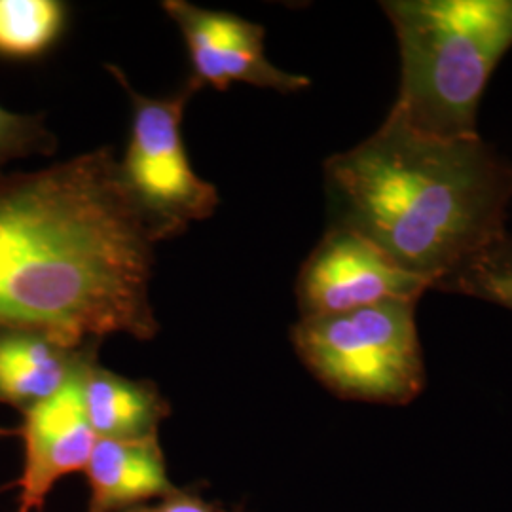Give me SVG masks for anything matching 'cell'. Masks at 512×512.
<instances>
[{
	"label": "cell",
	"mask_w": 512,
	"mask_h": 512,
	"mask_svg": "<svg viewBox=\"0 0 512 512\" xmlns=\"http://www.w3.org/2000/svg\"><path fill=\"white\" fill-rule=\"evenodd\" d=\"M160 241L110 147L0 177V332L37 330L71 346L110 334L152 340Z\"/></svg>",
	"instance_id": "6da1fadb"
},
{
	"label": "cell",
	"mask_w": 512,
	"mask_h": 512,
	"mask_svg": "<svg viewBox=\"0 0 512 512\" xmlns=\"http://www.w3.org/2000/svg\"><path fill=\"white\" fill-rule=\"evenodd\" d=\"M330 224L374 243L431 289L507 234L512 160L471 139H440L391 112L325 162Z\"/></svg>",
	"instance_id": "7a4b0ae2"
},
{
	"label": "cell",
	"mask_w": 512,
	"mask_h": 512,
	"mask_svg": "<svg viewBox=\"0 0 512 512\" xmlns=\"http://www.w3.org/2000/svg\"><path fill=\"white\" fill-rule=\"evenodd\" d=\"M401 52L391 114L420 133L471 139L490 76L512 48V0H385Z\"/></svg>",
	"instance_id": "3957f363"
},
{
	"label": "cell",
	"mask_w": 512,
	"mask_h": 512,
	"mask_svg": "<svg viewBox=\"0 0 512 512\" xmlns=\"http://www.w3.org/2000/svg\"><path fill=\"white\" fill-rule=\"evenodd\" d=\"M416 300H391L361 310L300 319L294 351L340 399L404 406L425 387Z\"/></svg>",
	"instance_id": "277c9868"
},
{
	"label": "cell",
	"mask_w": 512,
	"mask_h": 512,
	"mask_svg": "<svg viewBox=\"0 0 512 512\" xmlns=\"http://www.w3.org/2000/svg\"><path fill=\"white\" fill-rule=\"evenodd\" d=\"M131 101L128 148L120 160L129 194L160 230L177 238L192 222L209 219L219 207V192L192 169L183 141L186 105L202 88L188 78L167 97H148L133 90L118 67H107Z\"/></svg>",
	"instance_id": "5b68a950"
},
{
	"label": "cell",
	"mask_w": 512,
	"mask_h": 512,
	"mask_svg": "<svg viewBox=\"0 0 512 512\" xmlns=\"http://www.w3.org/2000/svg\"><path fill=\"white\" fill-rule=\"evenodd\" d=\"M427 291H431L429 281L408 274L374 243L336 224H329L296 279L300 319L348 313L391 300L420 302Z\"/></svg>",
	"instance_id": "8992f818"
},
{
	"label": "cell",
	"mask_w": 512,
	"mask_h": 512,
	"mask_svg": "<svg viewBox=\"0 0 512 512\" xmlns=\"http://www.w3.org/2000/svg\"><path fill=\"white\" fill-rule=\"evenodd\" d=\"M162 8L183 35L192 67L190 78L200 88L228 90L232 84H249L294 93L310 86V78L287 73L268 59L262 25L184 0H167Z\"/></svg>",
	"instance_id": "52a82bcc"
},
{
	"label": "cell",
	"mask_w": 512,
	"mask_h": 512,
	"mask_svg": "<svg viewBox=\"0 0 512 512\" xmlns=\"http://www.w3.org/2000/svg\"><path fill=\"white\" fill-rule=\"evenodd\" d=\"M86 366L50 399L23 412L18 431L23 440V471L12 484L0 486V492L19 488L14 512H42L55 484L82 473L88 465L97 437L84 406Z\"/></svg>",
	"instance_id": "ba28073f"
},
{
	"label": "cell",
	"mask_w": 512,
	"mask_h": 512,
	"mask_svg": "<svg viewBox=\"0 0 512 512\" xmlns=\"http://www.w3.org/2000/svg\"><path fill=\"white\" fill-rule=\"evenodd\" d=\"M99 342L71 346L37 330L0 332V403L19 412L44 403L97 359Z\"/></svg>",
	"instance_id": "9c48e42d"
},
{
	"label": "cell",
	"mask_w": 512,
	"mask_h": 512,
	"mask_svg": "<svg viewBox=\"0 0 512 512\" xmlns=\"http://www.w3.org/2000/svg\"><path fill=\"white\" fill-rule=\"evenodd\" d=\"M90 484L86 512H124L175 492L158 437L95 440L84 469Z\"/></svg>",
	"instance_id": "30bf717a"
},
{
	"label": "cell",
	"mask_w": 512,
	"mask_h": 512,
	"mask_svg": "<svg viewBox=\"0 0 512 512\" xmlns=\"http://www.w3.org/2000/svg\"><path fill=\"white\" fill-rule=\"evenodd\" d=\"M82 393L88 421L97 439L143 440L158 437L162 421L171 414L169 403L154 384L129 380L97 359L86 366Z\"/></svg>",
	"instance_id": "8fae6325"
},
{
	"label": "cell",
	"mask_w": 512,
	"mask_h": 512,
	"mask_svg": "<svg viewBox=\"0 0 512 512\" xmlns=\"http://www.w3.org/2000/svg\"><path fill=\"white\" fill-rule=\"evenodd\" d=\"M67 23L57 0H0V57L35 59L54 48Z\"/></svg>",
	"instance_id": "7c38bea8"
},
{
	"label": "cell",
	"mask_w": 512,
	"mask_h": 512,
	"mask_svg": "<svg viewBox=\"0 0 512 512\" xmlns=\"http://www.w3.org/2000/svg\"><path fill=\"white\" fill-rule=\"evenodd\" d=\"M440 293L486 300L512 311V236L495 239L433 287Z\"/></svg>",
	"instance_id": "4fadbf2b"
},
{
	"label": "cell",
	"mask_w": 512,
	"mask_h": 512,
	"mask_svg": "<svg viewBox=\"0 0 512 512\" xmlns=\"http://www.w3.org/2000/svg\"><path fill=\"white\" fill-rule=\"evenodd\" d=\"M57 148L55 135L42 114H19L0 107V177L4 165L27 156H50Z\"/></svg>",
	"instance_id": "5bb4252c"
},
{
	"label": "cell",
	"mask_w": 512,
	"mask_h": 512,
	"mask_svg": "<svg viewBox=\"0 0 512 512\" xmlns=\"http://www.w3.org/2000/svg\"><path fill=\"white\" fill-rule=\"evenodd\" d=\"M124 512H222L219 503H209L202 495L186 490H175L156 503H143Z\"/></svg>",
	"instance_id": "9a60e30c"
},
{
	"label": "cell",
	"mask_w": 512,
	"mask_h": 512,
	"mask_svg": "<svg viewBox=\"0 0 512 512\" xmlns=\"http://www.w3.org/2000/svg\"><path fill=\"white\" fill-rule=\"evenodd\" d=\"M16 431H12V429H4V427H0V439H4V437H10V435H14Z\"/></svg>",
	"instance_id": "2e32d148"
}]
</instances>
